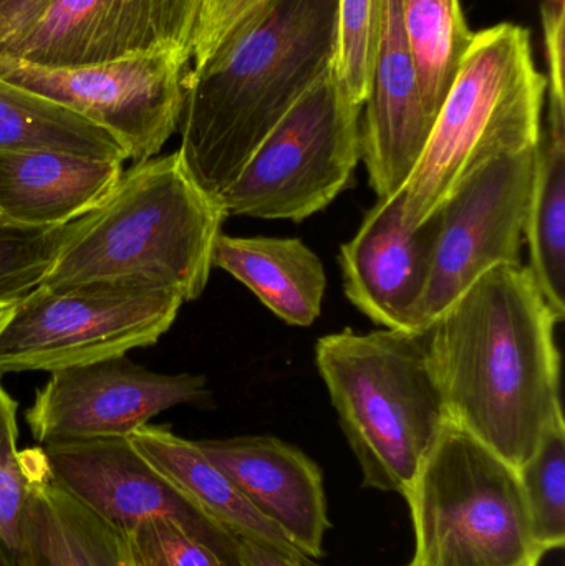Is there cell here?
I'll list each match as a JSON object with an SVG mask.
<instances>
[{"instance_id":"obj_1","label":"cell","mask_w":565,"mask_h":566,"mask_svg":"<svg viewBox=\"0 0 565 566\" xmlns=\"http://www.w3.org/2000/svg\"><path fill=\"white\" fill-rule=\"evenodd\" d=\"M556 323L530 268L504 264L425 329L450 421L514 469L564 415Z\"/></svg>"},{"instance_id":"obj_2","label":"cell","mask_w":565,"mask_h":566,"mask_svg":"<svg viewBox=\"0 0 565 566\" xmlns=\"http://www.w3.org/2000/svg\"><path fill=\"white\" fill-rule=\"evenodd\" d=\"M337 0H274L185 76L178 153L221 202L255 149L334 69Z\"/></svg>"},{"instance_id":"obj_3","label":"cell","mask_w":565,"mask_h":566,"mask_svg":"<svg viewBox=\"0 0 565 566\" xmlns=\"http://www.w3.org/2000/svg\"><path fill=\"white\" fill-rule=\"evenodd\" d=\"M226 214L186 172L179 153L123 172L103 205L70 224L40 285H109L199 298Z\"/></svg>"},{"instance_id":"obj_4","label":"cell","mask_w":565,"mask_h":566,"mask_svg":"<svg viewBox=\"0 0 565 566\" xmlns=\"http://www.w3.org/2000/svg\"><path fill=\"white\" fill-rule=\"evenodd\" d=\"M315 361L362 485L405 497L450 422L427 332L332 333L318 339Z\"/></svg>"},{"instance_id":"obj_5","label":"cell","mask_w":565,"mask_h":566,"mask_svg":"<svg viewBox=\"0 0 565 566\" xmlns=\"http://www.w3.org/2000/svg\"><path fill=\"white\" fill-rule=\"evenodd\" d=\"M546 90L530 30L500 23L474 32L423 155L401 189L405 224L415 229L427 221L486 159L540 145Z\"/></svg>"},{"instance_id":"obj_6","label":"cell","mask_w":565,"mask_h":566,"mask_svg":"<svg viewBox=\"0 0 565 566\" xmlns=\"http://www.w3.org/2000/svg\"><path fill=\"white\" fill-rule=\"evenodd\" d=\"M415 552L405 566H541L517 469L448 422L408 489Z\"/></svg>"},{"instance_id":"obj_7","label":"cell","mask_w":565,"mask_h":566,"mask_svg":"<svg viewBox=\"0 0 565 566\" xmlns=\"http://www.w3.org/2000/svg\"><path fill=\"white\" fill-rule=\"evenodd\" d=\"M181 296L109 285H39L0 310V376L56 371L155 345Z\"/></svg>"},{"instance_id":"obj_8","label":"cell","mask_w":565,"mask_h":566,"mask_svg":"<svg viewBox=\"0 0 565 566\" xmlns=\"http://www.w3.org/2000/svg\"><path fill=\"white\" fill-rule=\"evenodd\" d=\"M360 113L328 73L255 149L222 198L226 214L302 222L327 208L360 161Z\"/></svg>"},{"instance_id":"obj_9","label":"cell","mask_w":565,"mask_h":566,"mask_svg":"<svg viewBox=\"0 0 565 566\" xmlns=\"http://www.w3.org/2000/svg\"><path fill=\"white\" fill-rule=\"evenodd\" d=\"M188 70L168 53L82 66L0 55V78L105 129L135 165L158 156L178 129Z\"/></svg>"},{"instance_id":"obj_10","label":"cell","mask_w":565,"mask_h":566,"mask_svg":"<svg viewBox=\"0 0 565 566\" xmlns=\"http://www.w3.org/2000/svg\"><path fill=\"white\" fill-rule=\"evenodd\" d=\"M540 145L481 163L437 209V248L417 313V332L428 329L491 269L520 264Z\"/></svg>"},{"instance_id":"obj_11","label":"cell","mask_w":565,"mask_h":566,"mask_svg":"<svg viewBox=\"0 0 565 566\" xmlns=\"http://www.w3.org/2000/svg\"><path fill=\"white\" fill-rule=\"evenodd\" d=\"M39 451L50 481L119 534L146 518H168L229 565L242 566L238 538L149 464L128 438L55 442Z\"/></svg>"},{"instance_id":"obj_12","label":"cell","mask_w":565,"mask_h":566,"mask_svg":"<svg viewBox=\"0 0 565 566\" xmlns=\"http://www.w3.org/2000/svg\"><path fill=\"white\" fill-rule=\"evenodd\" d=\"M205 376L166 375L125 356L52 371L27 422L40 446L128 438L176 406H211Z\"/></svg>"},{"instance_id":"obj_13","label":"cell","mask_w":565,"mask_h":566,"mask_svg":"<svg viewBox=\"0 0 565 566\" xmlns=\"http://www.w3.org/2000/svg\"><path fill=\"white\" fill-rule=\"evenodd\" d=\"M205 0H52L0 55L42 66H82L168 53L191 63Z\"/></svg>"},{"instance_id":"obj_14","label":"cell","mask_w":565,"mask_h":566,"mask_svg":"<svg viewBox=\"0 0 565 566\" xmlns=\"http://www.w3.org/2000/svg\"><path fill=\"white\" fill-rule=\"evenodd\" d=\"M437 235V211L411 229L404 221V191L378 199L355 238L341 249L347 298L384 328L417 332Z\"/></svg>"},{"instance_id":"obj_15","label":"cell","mask_w":565,"mask_h":566,"mask_svg":"<svg viewBox=\"0 0 565 566\" xmlns=\"http://www.w3.org/2000/svg\"><path fill=\"white\" fill-rule=\"evenodd\" d=\"M364 106L360 159L378 199L390 198L414 175L433 128L405 35L400 0H385L380 42Z\"/></svg>"},{"instance_id":"obj_16","label":"cell","mask_w":565,"mask_h":566,"mask_svg":"<svg viewBox=\"0 0 565 566\" xmlns=\"http://www.w3.org/2000/svg\"><path fill=\"white\" fill-rule=\"evenodd\" d=\"M195 442L297 551L311 558L324 557L332 524L317 462L272 436Z\"/></svg>"},{"instance_id":"obj_17","label":"cell","mask_w":565,"mask_h":566,"mask_svg":"<svg viewBox=\"0 0 565 566\" xmlns=\"http://www.w3.org/2000/svg\"><path fill=\"white\" fill-rule=\"evenodd\" d=\"M123 163L52 149H0V216L33 228L72 224L118 186Z\"/></svg>"},{"instance_id":"obj_18","label":"cell","mask_w":565,"mask_h":566,"mask_svg":"<svg viewBox=\"0 0 565 566\" xmlns=\"http://www.w3.org/2000/svg\"><path fill=\"white\" fill-rule=\"evenodd\" d=\"M23 459L32 478L23 566H133L123 535L50 481L39 448Z\"/></svg>"},{"instance_id":"obj_19","label":"cell","mask_w":565,"mask_h":566,"mask_svg":"<svg viewBox=\"0 0 565 566\" xmlns=\"http://www.w3.org/2000/svg\"><path fill=\"white\" fill-rule=\"evenodd\" d=\"M212 265L248 286L289 325L311 326L321 316L327 275L317 254L299 239L221 234Z\"/></svg>"},{"instance_id":"obj_20","label":"cell","mask_w":565,"mask_h":566,"mask_svg":"<svg viewBox=\"0 0 565 566\" xmlns=\"http://www.w3.org/2000/svg\"><path fill=\"white\" fill-rule=\"evenodd\" d=\"M128 439L149 464L175 482L234 537L258 538L284 551H297L272 522L255 511L231 479L202 454L195 441L149 424L129 434Z\"/></svg>"},{"instance_id":"obj_21","label":"cell","mask_w":565,"mask_h":566,"mask_svg":"<svg viewBox=\"0 0 565 566\" xmlns=\"http://www.w3.org/2000/svg\"><path fill=\"white\" fill-rule=\"evenodd\" d=\"M524 239L530 271L557 322L565 318V132H543Z\"/></svg>"},{"instance_id":"obj_22","label":"cell","mask_w":565,"mask_h":566,"mask_svg":"<svg viewBox=\"0 0 565 566\" xmlns=\"http://www.w3.org/2000/svg\"><path fill=\"white\" fill-rule=\"evenodd\" d=\"M0 149H52L125 163V148L105 129L0 78Z\"/></svg>"},{"instance_id":"obj_23","label":"cell","mask_w":565,"mask_h":566,"mask_svg":"<svg viewBox=\"0 0 565 566\" xmlns=\"http://www.w3.org/2000/svg\"><path fill=\"white\" fill-rule=\"evenodd\" d=\"M400 13L425 109L435 123L474 32L461 0H400Z\"/></svg>"},{"instance_id":"obj_24","label":"cell","mask_w":565,"mask_h":566,"mask_svg":"<svg viewBox=\"0 0 565 566\" xmlns=\"http://www.w3.org/2000/svg\"><path fill=\"white\" fill-rule=\"evenodd\" d=\"M541 547L550 554L565 544V422L554 419L536 451L517 469Z\"/></svg>"},{"instance_id":"obj_25","label":"cell","mask_w":565,"mask_h":566,"mask_svg":"<svg viewBox=\"0 0 565 566\" xmlns=\"http://www.w3.org/2000/svg\"><path fill=\"white\" fill-rule=\"evenodd\" d=\"M385 0H337V50L332 75L364 108L380 42Z\"/></svg>"},{"instance_id":"obj_26","label":"cell","mask_w":565,"mask_h":566,"mask_svg":"<svg viewBox=\"0 0 565 566\" xmlns=\"http://www.w3.org/2000/svg\"><path fill=\"white\" fill-rule=\"evenodd\" d=\"M70 224L33 228L0 216V310L20 302L49 274Z\"/></svg>"},{"instance_id":"obj_27","label":"cell","mask_w":565,"mask_h":566,"mask_svg":"<svg viewBox=\"0 0 565 566\" xmlns=\"http://www.w3.org/2000/svg\"><path fill=\"white\" fill-rule=\"evenodd\" d=\"M17 402L0 385V541L15 566L25 558V518L32 478L17 449Z\"/></svg>"},{"instance_id":"obj_28","label":"cell","mask_w":565,"mask_h":566,"mask_svg":"<svg viewBox=\"0 0 565 566\" xmlns=\"http://www.w3.org/2000/svg\"><path fill=\"white\" fill-rule=\"evenodd\" d=\"M122 535L133 566H231L168 518H146Z\"/></svg>"},{"instance_id":"obj_29","label":"cell","mask_w":565,"mask_h":566,"mask_svg":"<svg viewBox=\"0 0 565 566\" xmlns=\"http://www.w3.org/2000/svg\"><path fill=\"white\" fill-rule=\"evenodd\" d=\"M274 0H205L196 30L192 66L201 65Z\"/></svg>"},{"instance_id":"obj_30","label":"cell","mask_w":565,"mask_h":566,"mask_svg":"<svg viewBox=\"0 0 565 566\" xmlns=\"http://www.w3.org/2000/svg\"><path fill=\"white\" fill-rule=\"evenodd\" d=\"M544 46H546L547 90L550 92V115L547 125L565 126V88H564V29L565 0H543Z\"/></svg>"},{"instance_id":"obj_31","label":"cell","mask_w":565,"mask_h":566,"mask_svg":"<svg viewBox=\"0 0 565 566\" xmlns=\"http://www.w3.org/2000/svg\"><path fill=\"white\" fill-rule=\"evenodd\" d=\"M52 0H0V53L25 36Z\"/></svg>"},{"instance_id":"obj_32","label":"cell","mask_w":565,"mask_h":566,"mask_svg":"<svg viewBox=\"0 0 565 566\" xmlns=\"http://www.w3.org/2000/svg\"><path fill=\"white\" fill-rule=\"evenodd\" d=\"M236 538L242 566H321L302 552L284 551L258 538Z\"/></svg>"},{"instance_id":"obj_33","label":"cell","mask_w":565,"mask_h":566,"mask_svg":"<svg viewBox=\"0 0 565 566\" xmlns=\"http://www.w3.org/2000/svg\"><path fill=\"white\" fill-rule=\"evenodd\" d=\"M0 566H15L2 541H0Z\"/></svg>"}]
</instances>
